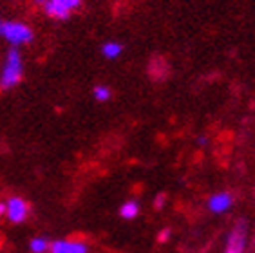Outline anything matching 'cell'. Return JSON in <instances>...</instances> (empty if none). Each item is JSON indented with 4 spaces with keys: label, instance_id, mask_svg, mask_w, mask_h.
Segmentation results:
<instances>
[{
    "label": "cell",
    "instance_id": "2e32d148",
    "mask_svg": "<svg viewBox=\"0 0 255 253\" xmlns=\"http://www.w3.org/2000/svg\"><path fill=\"white\" fill-rule=\"evenodd\" d=\"M34 4H36V5H40V7H42V5L45 4V0H34Z\"/></svg>",
    "mask_w": 255,
    "mask_h": 253
},
{
    "label": "cell",
    "instance_id": "9c48e42d",
    "mask_svg": "<svg viewBox=\"0 0 255 253\" xmlns=\"http://www.w3.org/2000/svg\"><path fill=\"white\" fill-rule=\"evenodd\" d=\"M120 215L127 221L136 219L137 215H139V205H137V201H127V203H123L122 208H120Z\"/></svg>",
    "mask_w": 255,
    "mask_h": 253
},
{
    "label": "cell",
    "instance_id": "5b68a950",
    "mask_svg": "<svg viewBox=\"0 0 255 253\" xmlns=\"http://www.w3.org/2000/svg\"><path fill=\"white\" fill-rule=\"evenodd\" d=\"M29 214V206L22 197H11L7 203H5V215L11 223H24L25 217Z\"/></svg>",
    "mask_w": 255,
    "mask_h": 253
},
{
    "label": "cell",
    "instance_id": "52a82bcc",
    "mask_svg": "<svg viewBox=\"0 0 255 253\" xmlns=\"http://www.w3.org/2000/svg\"><path fill=\"white\" fill-rule=\"evenodd\" d=\"M232 205H234V197L230 192H219L208 199V208L214 214H225L226 210L232 208Z\"/></svg>",
    "mask_w": 255,
    "mask_h": 253
},
{
    "label": "cell",
    "instance_id": "4fadbf2b",
    "mask_svg": "<svg viewBox=\"0 0 255 253\" xmlns=\"http://www.w3.org/2000/svg\"><path fill=\"white\" fill-rule=\"evenodd\" d=\"M168 235H170V230H163L161 234H159V241H161V243H165V241H167L168 239Z\"/></svg>",
    "mask_w": 255,
    "mask_h": 253
},
{
    "label": "cell",
    "instance_id": "30bf717a",
    "mask_svg": "<svg viewBox=\"0 0 255 253\" xmlns=\"http://www.w3.org/2000/svg\"><path fill=\"white\" fill-rule=\"evenodd\" d=\"M49 241L45 237H34L31 239V243H29V250L33 253H47L49 252Z\"/></svg>",
    "mask_w": 255,
    "mask_h": 253
},
{
    "label": "cell",
    "instance_id": "e0dca14e",
    "mask_svg": "<svg viewBox=\"0 0 255 253\" xmlns=\"http://www.w3.org/2000/svg\"><path fill=\"white\" fill-rule=\"evenodd\" d=\"M2 25H4V20H0V33H2Z\"/></svg>",
    "mask_w": 255,
    "mask_h": 253
},
{
    "label": "cell",
    "instance_id": "7c38bea8",
    "mask_svg": "<svg viewBox=\"0 0 255 253\" xmlns=\"http://www.w3.org/2000/svg\"><path fill=\"white\" fill-rule=\"evenodd\" d=\"M165 201H167V195H165V194H159V195L156 197V201H154V206H156L157 210L163 208V205H165Z\"/></svg>",
    "mask_w": 255,
    "mask_h": 253
},
{
    "label": "cell",
    "instance_id": "5bb4252c",
    "mask_svg": "<svg viewBox=\"0 0 255 253\" xmlns=\"http://www.w3.org/2000/svg\"><path fill=\"white\" fill-rule=\"evenodd\" d=\"M197 143H199V145H201V146H205V145H206V137H205V136L197 137Z\"/></svg>",
    "mask_w": 255,
    "mask_h": 253
},
{
    "label": "cell",
    "instance_id": "8992f818",
    "mask_svg": "<svg viewBox=\"0 0 255 253\" xmlns=\"http://www.w3.org/2000/svg\"><path fill=\"white\" fill-rule=\"evenodd\" d=\"M51 253H89L87 244L82 241H67V239H60L54 241L49 246Z\"/></svg>",
    "mask_w": 255,
    "mask_h": 253
},
{
    "label": "cell",
    "instance_id": "8fae6325",
    "mask_svg": "<svg viewBox=\"0 0 255 253\" xmlns=\"http://www.w3.org/2000/svg\"><path fill=\"white\" fill-rule=\"evenodd\" d=\"M93 96H94V100L100 103L109 102L111 96H113V91H111V87H107V85H96V87L93 89Z\"/></svg>",
    "mask_w": 255,
    "mask_h": 253
},
{
    "label": "cell",
    "instance_id": "3957f363",
    "mask_svg": "<svg viewBox=\"0 0 255 253\" xmlns=\"http://www.w3.org/2000/svg\"><path fill=\"white\" fill-rule=\"evenodd\" d=\"M82 5V0H45L42 9L47 16L54 20H67Z\"/></svg>",
    "mask_w": 255,
    "mask_h": 253
},
{
    "label": "cell",
    "instance_id": "ba28073f",
    "mask_svg": "<svg viewBox=\"0 0 255 253\" xmlns=\"http://www.w3.org/2000/svg\"><path fill=\"white\" fill-rule=\"evenodd\" d=\"M122 53H123V44H120L116 40H109V42H105V44L102 45V54L107 60L120 58Z\"/></svg>",
    "mask_w": 255,
    "mask_h": 253
},
{
    "label": "cell",
    "instance_id": "277c9868",
    "mask_svg": "<svg viewBox=\"0 0 255 253\" xmlns=\"http://www.w3.org/2000/svg\"><path fill=\"white\" fill-rule=\"evenodd\" d=\"M246 248V223L239 221L232 228L228 241H226V252L225 253H245Z\"/></svg>",
    "mask_w": 255,
    "mask_h": 253
},
{
    "label": "cell",
    "instance_id": "6da1fadb",
    "mask_svg": "<svg viewBox=\"0 0 255 253\" xmlns=\"http://www.w3.org/2000/svg\"><path fill=\"white\" fill-rule=\"evenodd\" d=\"M24 74V62H22V54L18 47H11L5 54V60L2 63V71H0V87L7 91L18 85Z\"/></svg>",
    "mask_w": 255,
    "mask_h": 253
},
{
    "label": "cell",
    "instance_id": "9a60e30c",
    "mask_svg": "<svg viewBox=\"0 0 255 253\" xmlns=\"http://www.w3.org/2000/svg\"><path fill=\"white\" fill-rule=\"evenodd\" d=\"M5 214V203H0V215Z\"/></svg>",
    "mask_w": 255,
    "mask_h": 253
},
{
    "label": "cell",
    "instance_id": "7a4b0ae2",
    "mask_svg": "<svg viewBox=\"0 0 255 253\" xmlns=\"http://www.w3.org/2000/svg\"><path fill=\"white\" fill-rule=\"evenodd\" d=\"M0 36H4L7 42H9L13 47H20V45H25L33 42L34 33L29 25L24 24V22H15V20H4V25H2V33Z\"/></svg>",
    "mask_w": 255,
    "mask_h": 253
}]
</instances>
